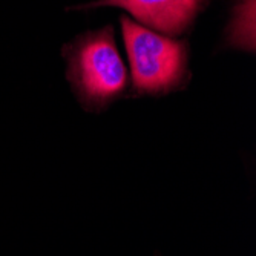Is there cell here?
<instances>
[{
    "label": "cell",
    "instance_id": "obj_2",
    "mask_svg": "<svg viewBox=\"0 0 256 256\" xmlns=\"http://www.w3.org/2000/svg\"><path fill=\"white\" fill-rule=\"evenodd\" d=\"M69 74L89 103H106L124 89L126 68L109 28L74 46L69 56Z\"/></svg>",
    "mask_w": 256,
    "mask_h": 256
},
{
    "label": "cell",
    "instance_id": "obj_1",
    "mask_svg": "<svg viewBox=\"0 0 256 256\" xmlns=\"http://www.w3.org/2000/svg\"><path fill=\"white\" fill-rule=\"evenodd\" d=\"M122 26L135 89L148 94L174 89L186 74V46L140 26L128 17H122Z\"/></svg>",
    "mask_w": 256,
    "mask_h": 256
},
{
    "label": "cell",
    "instance_id": "obj_3",
    "mask_svg": "<svg viewBox=\"0 0 256 256\" xmlns=\"http://www.w3.org/2000/svg\"><path fill=\"white\" fill-rule=\"evenodd\" d=\"M201 0H100L90 6H120L144 25L168 36L189 26Z\"/></svg>",
    "mask_w": 256,
    "mask_h": 256
}]
</instances>
